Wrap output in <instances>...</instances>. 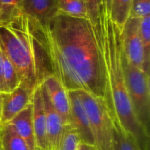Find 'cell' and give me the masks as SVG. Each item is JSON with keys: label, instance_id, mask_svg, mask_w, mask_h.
Returning <instances> with one entry per match:
<instances>
[{"label": "cell", "instance_id": "obj_1", "mask_svg": "<svg viewBox=\"0 0 150 150\" xmlns=\"http://www.w3.org/2000/svg\"><path fill=\"white\" fill-rule=\"evenodd\" d=\"M26 18L40 56L43 80L53 76L67 91H86L107 105L100 18L95 26L88 18L62 13L45 24Z\"/></svg>", "mask_w": 150, "mask_h": 150}, {"label": "cell", "instance_id": "obj_2", "mask_svg": "<svg viewBox=\"0 0 150 150\" xmlns=\"http://www.w3.org/2000/svg\"><path fill=\"white\" fill-rule=\"evenodd\" d=\"M100 36L108 83L107 107L111 119L118 121L139 150H149V133L136 118L126 87L121 61V29L104 10L100 16Z\"/></svg>", "mask_w": 150, "mask_h": 150}, {"label": "cell", "instance_id": "obj_3", "mask_svg": "<svg viewBox=\"0 0 150 150\" xmlns=\"http://www.w3.org/2000/svg\"><path fill=\"white\" fill-rule=\"evenodd\" d=\"M0 48L16 68L20 86L33 94L42 83L41 59L28 20L22 13L0 26Z\"/></svg>", "mask_w": 150, "mask_h": 150}, {"label": "cell", "instance_id": "obj_4", "mask_svg": "<svg viewBox=\"0 0 150 150\" xmlns=\"http://www.w3.org/2000/svg\"><path fill=\"white\" fill-rule=\"evenodd\" d=\"M121 61L127 92L136 117L149 133L150 86L149 75L132 65L126 58L122 44Z\"/></svg>", "mask_w": 150, "mask_h": 150}, {"label": "cell", "instance_id": "obj_5", "mask_svg": "<svg viewBox=\"0 0 150 150\" xmlns=\"http://www.w3.org/2000/svg\"><path fill=\"white\" fill-rule=\"evenodd\" d=\"M87 114L97 150H113V122L105 101L76 90Z\"/></svg>", "mask_w": 150, "mask_h": 150}, {"label": "cell", "instance_id": "obj_6", "mask_svg": "<svg viewBox=\"0 0 150 150\" xmlns=\"http://www.w3.org/2000/svg\"><path fill=\"white\" fill-rule=\"evenodd\" d=\"M140 19L131 17L127 18L121 29L122 44L129 62L146 73L144 54L139 33Z\"/></svg>", "mask_w": 150, "mask_h": 150}, {"label": "cell", "instance_id": "obj_7", "mask_svg": "<svg viewBox=\"0 0 150 150\" xmlns=\"http://www.w3.org/2000/svg\"><path fill=\"white\" fill-rule=\"evenodd\" d=\"M70 103V123L81 144L95 146V139L89 119L77 91H68Z\"/></svg>", "mask_w": 150, "mask_h": 150}, {"label": "cell", "instance_id": "obj_8", "mask_svg": "<svg viewBox=\"0 0 150 150\" xmlns=\"http://www.w3.org/2000/svg\"><path fill=\"white\" fill-rule=\"evenodd\" d=\"M41 86L46 92L51 104L58 112L64 125L70 123V103L68 91L53 76L44 79Z\"/></svg>", "mask_w": 150, "mask_h": 150}, {"label": "cell", "instance_id": "obj_9", "mask_svg": "<svg viewBox=\"0 0 150 150\" xmlns=\"http://www.w3.org/2000/svg\"><path fill=\"white\" fill-rule=\"evenodd\" d=\"M1 123H8L18 114L26 108L32 101V94L19 86L10 92L0 93Z\"/></svg>", "mask_w": 150, "mask_h": 150}, {"label": "cell", "instance_id": "obj_10", "mask_svg": "<svg viewBox=\"0 0 150 150\" xmlns=\"http://www.w3.org/2000/svg\"><path fill=\"white\" fill-rule=\"evenodd\" d=\"M30 20L45 24L59 13L57 0H21L20 12Z\"/></svg>", "mask_w": 150, "mask_h": 150}, {"label": "cell", "instance_id": "obj_11", "mask_svg": "<svg viewBox=\"0 0 150 150\" xmlns=\"http://www.w3.org/2000/svg\"><path fill=\"white\" fill-rule=\"evenodd\" d=\"M31 103L32 108V122L37 146L38 149L49 150L45 109L40 84L33 92Z\"/></svg>", "mask_w": 150, "mask_h": 150}, {"label": "cell", "instance_id": "obj_12", "mask_svg": "<svg viewBox=\"0 0 150 150\" xmlns=\"http://www.w3.org/2000/svg\"><path fill=\"white\" fill-rule=\"evenodd\" d=\"M40 87L45 109L47 137L49 150H57L59 146L65 125L63 123L60 115L51 104L48 96L41 84Z\"/></svg>", "mask_w": 150, "mask_h": 150}, {"label": "cell", "instance_id": "obj_13", "mask_svg": "<svg viewBox=\"0 0 150 150\" xmlns=\"http://www.w3.org/2000/svg\"><path fill=\"white\" fill-rule=\"evenodd\" d=\"M7 124L10 125L14 131L25 141L31 150H38L32 122V103Z\"/></svg>", "mask_w": 150, "mask_h": 150}, {"label": "cell", "instance_id": "obj_14", "mask_svg": "<svg viewBox=\"0 0 150 150\" xmlns=\"http://www.w3.org/2000/svg\"><path fill=\"white\" fill-rule=\"evenodd\" d=\"M0 150H31L7 123L0 124Z\"/></svg>", "mask_w": 150, "mask_h": 150}, {"label": "cell", "instance_id": "obj_15", "mask_svg": "<svg viewBox=\"0 0 150 150\" xmlns=\"http://www.w3.org/2000/svg\"><path fill=\"white\" fill-rule=\"evenodd\" d=\"M132 0H111L110 6V18L122 29L130 17Z\"/></svg>", "mask_w": 150, "mask_h": 150}, {"label": "cell", "instance_id": "obj_16", "mask_svg": "<svg viewBox=\"0 0 150 150\" xmlns=\"http://www.w3.org/2000/svg\"><path fill=\"white\" fill-rule=\"evenodd\" d=\"M59 13L79 18H87L84 0H57Z\"/></svg>", "mask_w": 150, "mask_h": 150}, {"label": "cell", "instance_id": "obj_17", "mask_svg": "<svg viewBox=\"0 0 150 150\" xmlns=\"http://www.w3.org/2000/svg\"><path fill=\"white\" fill-rule=\"evenodd\" d=\"M113 122V150H139L134 141L122 130L117 120Z\"/></svg>", "mask_w": 150, "mask_h": 150}, {"label": "cell", "instance_id": "obj_18", "mask_svg": "<svg viewBox=\"0 0 150 150\" xmlns=\"http://www.w3.org/2000/svg\"><path fill=\"white\" fill-rule=\"evenodd\" d=\"M1 51L3 55V76L6 92H10L20 86V79L13 64L4 51L2 50Z\"/></svg>", "mask_w": 150, "mask_h": 150}, {"label": "cell", "instance_id": "obj_19", "mask_svg": "<svg viewBox=\"0 0 150 150\" xmlns=\"http://www.w3.org/2000/svg\"><path fill=\"white\" fill-rule=\"evenodd\" d=\"M21 0H0V26L8 25L20 12Z\"/></svg>", "mask_w": 150, "mask_h": 150}, {"label": "cell", "instance_id": "obj_20", "mask_svg": "<svg viewBox=\"0 0 150 150\" xmlns=\"http://www.w3.org/2000/svg\"><path fill=\"white\" fill-rule=\"evenodd\" d=\"M139 33L145 59L146 73L149 75L150 67V16L140 19Z\"/></svg>", "mask_w": 150, "mask_h": 150}, {"label": "cell", "instance_id": "obj_21", "mask_svg": "<svg viewBox=\"0 0 150 150\" xmlns=\"http://www.w3.org/2000/svg\"><path fill=\"white\" fill-rule=\"evenodd\" d=\"M81 144L77 133L70 125L64 126L62 137L57 150H78Z\"/></svg>", "mask_w": 150, "mask_h": 150}, {"label": "cell", "instance_id": "obj_22", "mask_svg": "<svg viewBox=\"0 0 150 150\" xmlns=\"http://www.w3.org/2000/svg\"><path fill=\"white\" fill-rule=\"evenodd\" d=\"M87 10V18L95 26L99 22L103 10V0H84Z\"/></svg>", "mask_w": 150, "mask_h": 150}, {"label": "cell", "instance_id": "obj_23", "mask_svg": "<svg viewBox=\"0 0 150 150\" xmlns=\"http://www.w3.org/2000/svg\"><path fill=\"white\" fill-rule=\"evenodd\" d=\"M150 16V0H132L130 17L142 18Z\"/></svg>", "mask_w": 150, "mask_h": 150}, {"label": "cell", "instance_id": "obj_24", "mask_svg": "<svg viewBox=\"0 0 150 150\" xmlns=\"http://www.w3.org/2000/svg\"><path fill=\"white\" fill-rule=\"evenodd\" d=\"M0 92L1 93L6 92L4 76H3V55L1 48H0Z\"/></svg>", "mask_w": 150, "mask_h": 150}, {"label": "cell", "instance_id": "obj_25", "mask_svg": "<svg viewBox=\"0 0 150 150\" xmlns=\"http://www.w3.org/2000/svg\"><path fill=\"white\" fill-rule=\"evenodd\" d=\"M111 0H103V10L106 13H110V6H111Z\"/></svg>", "mask_w": 150, "mask_h": 150}, {"label": "cell", "instance_id": "obj_26", "mask_svg": "<svg viewBox=\"0 0 150 150\" xmlns=\"http://www.w3.org/2000/svg\"><path fill=\"white\" fill-rule=\"evenodd\" d=\"M79 150H97L95 146H90V145L83 144H80L79 146Z\"/></svg>", "mask_w": 150, "mask_h": 150}, {"label": "cell", "instance_id": "obj_27", "mask_svg": "<svg viewBox=\"0 0 150 150\" xmlns=\"http://www.w3.org/2000/svg\"><path fill=\"white\" fill-rule=\"evenodd\" d=\"M0 123H1V97H0Z\"/></svg>", "mask_w": 150, "mask_h": 150}, {"label": "cell", "instance_id": "obj_28", "mask_svg": "<svg viewBox=\"0 0 150 150\" xmlns=\"http://www.w3.org/2000/svg\"><path fill=\"white\" fill-rule=\"evenodd\" d=\"M38 150H44V149H38Z\"/></svg>", "mask_w": 150, "mask_h": 150}, {"label": "cell", "instance_id": "obj_29", "mask_svg": "<svg viewBox=\"0 0 150 150\" xmlns=\"http://www.w3.org/2000/svg\"><path fill=\"white\" fill-rule=\"evenodd\" d=\"M78 150H79V149H78Z\"/></svg>", "mask_w": 150, "mask_h": 150}]
</instances>
